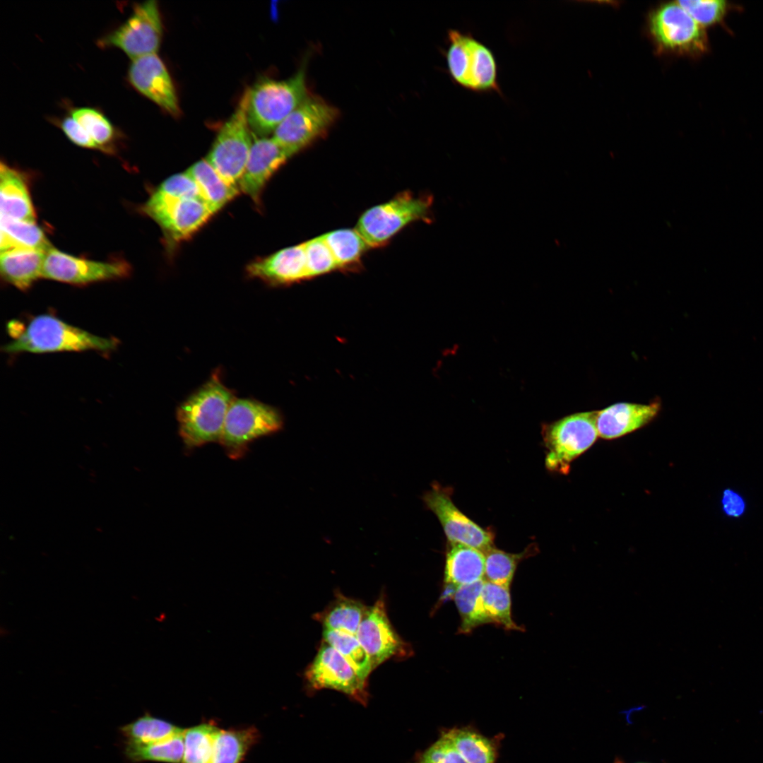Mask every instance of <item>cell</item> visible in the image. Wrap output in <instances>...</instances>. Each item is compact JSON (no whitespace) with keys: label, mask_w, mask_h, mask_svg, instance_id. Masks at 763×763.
<instances>
[{"label":"cell","mask_w":763,"mask_h":763,"mask_svg":"<svg viewBox=\"0 0 763 763\" xmlns=\"http://www.w3.org/2000/svg\"><path fill=\"white\" fill-rule=\"evenodd\" d=\"M721 506L723 513L730 517H740L746 509L744 498L731 489H727L723 492Z\"/></svg>","instance_id":"cell-43"},{"label":"cell","mask_w":763,"mask_h":763,"mask_svg":"<svg viewBox=\"0 0 763 763\" xmlns=\"http://www.w3.org/2000/svg\"><path fill=\"white\" fill-rule=\"evenodd\" d=\"M443 735L467 763H494L495 752L490 740L466 728L451 729Z\"/></svg>","instance_id":"cell-32"},{"label":"cell","mask_w":763,"mask_h":763,"mask_svg":"<svg viewBox=\"0 0 763 763\" xmlns=\"http://www.w3.org/2000/svg\"><path fill=\"white\" fill-rule=\"evenodd\" d=\"M129 273L130 266L124 261L88 260L52 247L45 252L42 277L73 285H85L124 278Z\"/></svg>","instance_id":"cell-15"},{"label":"cell","mask_w":763,"mask_h":763,"mask_svg":"<svg viewBox=\"0 0 763 763\" xmlns=\"http://www.w3.org/2000/svg\"><path fill=\"white\" fill-rule=\"evenodd\" d=\"M356 637L369 655L373 669L391 658L412 654L410 646L391 625L383 598L367 607Z\"/></svg>","instance_id":"cell-16"},{"label":"cell","mask_w":763,"mask_h":763,"mask_svg":"<svg viewBox=\"0 0 763 763\" xmlns=\"http://www.w3.org/2000/svg\"><path fill=\"white\" fill-rule=\"evenodd\" d=\"M0 225L1 252L19 248L47 252L52 247L44 232L35 221L1 216Z\"/></svg>","instance_id":"cell-26"},{"label":"cell","mask_w":763,"mask_h":763,"mask_svg":"<svg viewBox=\"0 0 763 763\" xmlns=\"http://www.w3.org/2000/svg\"><path fill=\"white\" fill-rule=\"evenodd\" d=\"M143 211L158 223L165 237L174 242L191 237L214 214L200 198H170L156 190Z\"/></svg>","instance_id":"cell-12"},{"label":"cell","mask_w":763,"mask_h":763,"mask_svg":"<svg viewBox=\"0 0 763 763\" xmlns=\"http://www.w3.org/2000/svg\"><path fill=\"white\" fill-rule=\"evenodd\" d=\"M218 729L208 723L184 730L182 763H210Z\"/></svg>","instance_id":"cell-36"},{"label":"cell","mask_w":763,"mask_h":763,"mask_svg":"<svg viewBox=\"0 0 763 763\" xmlns=\"http://www.w3.org/2000/svg\"><path fill=\"white\" fill-rule=\"evenodd\" d=\"M329 247L338 268L356 265L369 245L355 229H339L322 235Z\"/></svg>","instance_id":"cell-30"},{"label":"cell","mask_w":763,"mask_h":763,"mask_svg":"<svg viewBox=\"0 0 763 763\" xmlns=\"http://www.w3.org/2000/svg\"><path fill=\"white\" fill-rule=\"evenodd\" d=\"M163 26L158 2L150 0L136 4L131 14L117 29L99 41L101 47H114L131 60L157 54Z\"/></svg>","instance_id":"cell-11"},{"label":"cell","mask_w":763,"mask_h":763,"mask_svg":"<svg viewBox=\"0 0 763 763\" xmlns=\"http://www.w3.org/2000/svg\"><path fill=\"white\" fill-rule=\"evenodd\" d=\"M649 25L651 35L661 51L690 56L707 51L705 29L677 1L656 8L649 16Z\"/></svg>","instance_id":"cell-10"},{"label":"cell","mask_w":763,"mask_h":763,"mask_svg":"<svg viewBox=\"0 0 763 763\" xmlns=\"http://www.w3.org/2000/svg\"><path fill=\"white\" fill-rule=\"evenodd\" d=\"M307 59L289 78H265L247 88V119L253 134L268 137L309 95L306 83Z\"/></svg>","instance_id":"cell-3"},{"label":"cell","mask_w":763,"mask_h":763,"mask_svg":"<svg viewBox=\"0 0 763 763\" xmlns=\"http://www.w3.org/2000/svg\"><path fill=\"white\" fill-rule=\"evenodd\" d=\"M614 763H624L619 758H616ZM641 763V762H640Z\"/></svg>","instance_id":"cell-44"},{"label":"cell","mask_w":763,"mask_h":763,"mask_svg":"<svg viewBox=\"0 0 763 763\" xmlns=\"http://www.w3.org/2000/svg\"><path fill=\"white\" fill-rule=\"evenodd\" d=\"M367 608L361 601L338 593L336 599L314 617L324 629L356 636Z\"/></svg>","instance_id":"cell-25"},{"label":"cell","mask_w":763,"mask_h":763,"mask_svg":"<svg viewBox=\"0 0 763 763\" xmlns=\"http://www.w3.org/2000/svg\"><path fill=\"white\" fill-rule=\"evenodd\" d=\"M156 191L170 198L201 199L196 183L186 172L168 177Z\"/></svg>","instance_id":"cell-40"},{"label":"cell","mask_w":763,"mask_h":763,"mask_svg":"<svg viewBox=\"0 0 763 763\" xmlns=\"http://www.w3.org/2000/svg\"><path fill=\"white\" fill-rule=\"evenodd\" d=\"M661 403L655 399L648 404L617 403L597 411L598 435L613 439L637 430L651 422L659 413Z\"/></svg>","instance_id":"cell-20"},{"label":"cell","mask_w":763,"mask_h":763,"mask_svg":"<svg viewBox=\"0 0 763 763\" xmlns=\"http://www.w3.org/2000/svg\"><path fill=\"white\" fill-rule=\"evenodd\" d=\"M186 172L196 183L201 199L214 213L240 191L239 188L227 183L206 159L195 162Z\"/></svg>","instance_id":"cell-24"},{"label":"cell","mask_w":763,"mask_h":763,"mask_svg":"<svg viewBox=\"0 0 763 763\" xmlns=\"http://www.w3.org/2000/svg\"><path fill=\"white\" fill-rule=\"evenodd\" d=\"M424 503L439 521L448 542L483 552L494 546V535L475 524L454 504L451 491L434 483L423 496Z\"/></svg>","instance_id":"cell-14"},{"label":"cell","mask_w":763,"mask_h":763,"mask_svg":"<svg viewBox=\"0 0 763 763\" xmlns=\"http://www.w3.org/2000/svg\"><path fill=\"white\" fill-rule=\"evenodd\" d=\"M59 125L64 134L74 144L83 148L99 150L88 133L71 116L64 117Z\"/></svg>","instance_id":"cell-42"},{"label":"cell","mask_w":763,"mask_h":763,"mask_svg":"<svg viewBox=\"0 0 763 763\" xmlns=\"http://www.w3.org/2000/svg\"><path fill=\"white\" fill-rule=\"evenodd\" d=\"M323 638L350 663L361 679L367 682L373 667L369 655L357 637L343 632L324 629Z\"/></svg>","instance_id":"cell-34"},{"label":"cell","mask_w":763,"mask_h":763,"mask_svg":"<svg viewBox=\"0 0 763 763\" xmlns=\"http://www.w3.org/2000/svg\"><path fill=\"white\" fill-rule=\"evenodd\" d=\"M247 89L206 158L227 183L237 188L255 138L247 119Z\"/></svg>","instance_id":"cell-7"},{"label":"cell","mask_w":763,"mask_h":763,"mask_svg":"<svg viewBox=\"0 0 763 763\" xmlns=\"http://www.w3.org/2000/svg\"><path fill=\"white\" fill-rule=\"evenodd\" d=\"M131 85L141 94L173 117L180 107L176 89L167 67L157 54L132 60L128 71Z\"/></svg>","instance_id":"cell-17"},{"label":"cell","mask_w":763,"mask_h":763,"mask_svg":"<svg viewBox=\"0 0 763 763\" xmlns=\"http://www.w3.org/2000/svg\"><path fill=\"white\" fill-rule=\"evenodd\" d=\"M537 547L531 545L520 553L506 552L492 547L484 552V579L501 586L509 587L519 563L524 559L536 553Z\"/></svg>","instance_id":"cell-31"},{"label":"cell","mask_w":763,"mask_h":763,"mask_svg":"<svg viewBox=\"0 0 763 763\" xmlns=\"http://www.w3.org/2000/svg\"><path fill=\"white\" fill-rule=\"evenodd\" d=\"M308 278L319 276L336 269V260L323 236L303 243Z\"/></svg>","instance_id":"cell-38"},{"label":"cell","mask_w":763,"mask_h":763,"mask_svg":"<svg viewBox=\"0 0 763 763\" xmlns=\"http://www.w3.org/2000/svg\"><path fill=\"white\" fill-rule=\"evenodd\" d=\"M482 598L485 613L490 623L507 630L524 631L511 617L509 587L484 581Z\"/></svg>","instance_id":"cell-33"},{"label":"cell","mask_w":763,"mask_h":763,"mask_svg":"<svg viewBox=\"0 0 763 763\" xmlns=\"http://www.w3.org/2000/svg\"><path fill=\"white\" fill-rule=\"evenodd\" d=\"M339 114L337 107L309 93L276 127L272 138L292 156L326 135Z\"/></svg>","instance_id":"cell-9"},{"label":"cell","mask_w":763,"mask_h":763,"mask_svg":"<svg viewBox=\"0 0 763 763\" xmlns=\"http://www.w3.org/2000/svg\"><path fill=\"white\" fill-rule=\"evenodd\" d=\"M0 215L16 220L35 221L28 187L21 173L1 162Z\"/></svg>","instance_id":"cell-22"},{"label":"cell","mask_w":763,"mask_h":763,"mask_svg":"<svg viewBox=\"0 0 763 763\" xmlns=\"http://www.w3.org/2000/svg\"><path fill=\"white\" fill-rule=\"evenodd\" d=\"M45 252L25 248L1 252L0 271L2 278L21 290H28L42 277Z\"/></svg>","instance_id":"cell-23"},{"label":"cell","mask_w":763,"mask_h":763,"mask_svg":"<svg viewBox=\"0 0 763 763\" xmlns=\"http://www.w3.org/2000/svg\"><path fill=\"white\" fill-rule=\"evenodd\" d=\"M678 4L701 26L713 25L726 16L728 5L726 1H678Z\"/></svg>","instance_id":"cell-39"},{"label":"cell","mask_w":763,"mask_h":763,"mask_svg":"<svg viewBox=\"0 0 763 763\" xmlns=\"http://www.w3.org/2000/svg\"><path fill=\"white\" fill-rule=\"evenodd\" d=\"M7 330L11 341L3 347L6 353L114 350L118 340L95 335L73 326L51 314L34 316L25 323L10 321Z\"/></svg>","instance_id":"cell-1"},{"label":"cell","mask_w":763,"mask_h":763,"mask_svg":"<svg viewBox=\"0 0 763 763\" xmlns=\"http://www.w3.org/2000/svg\"><path fill=\"white\" fill-rule=\"evenodd\" d=\"M281 413L274 407L251 398H235L230 404L219 443L232 459L242 458L255 439L280 430Z\"/></svg>","instance_id":"cell-5"},{"label":"cell","mask_w":763,"mask_h":763,"mask_svg":"<svg viewBox=\"0 0 763 763\" xmlns=\"http://www.w3.org/2000/svg\"><path fill=\"white\" fill-rule=\"evenodd\" d=\"M304 676L313 689H330L341 692L365 704L367 701V682L332 646L323 641Z\"/></svg>","instance_id":"cell-13"},{"label":"cell","mask_w":763,"mask_h":763,"mask_svg":"<svg viewBox=\"0 0 763 763\" xmlns=\"http://www.w3.org/2000/svg\"><path fill=\"white\" fill-rule=\"evenodd\" d=\"M129 745H149L162 742L184 733V730L148 714L120 728Z\"/></svg>","instance_id":"cell-28"},{"label":"cell","mask_w":763,"mask_h":763,"mask_svg":"<svg viewBox=\"0 0 763 763\" xmlns=\"http://www.w3.org/2000/svg\"><path fill=\"white\" fill-rule=\"evenodd\" d=\"M291 157L272 137L255 136L239 183V191L259 204L268 181Z\"/></svg>","instance_id":"cell-18"},{"label":"cell","mask_w":763,"mask_h":763,"mask_svg":"<svg viewBox=\"0 0 763 763\" xmlns=\"http://www.w3.org/2000/svg\"><path fill=\"white\" fill-rule=\"evenodd\" d=\"M597 411L574 413L546 425L543 439L548 470L567 474L571 463L590 448L598 435Z\"/></svg>","instance_id":"cell-6"},{"label":"cell","mask_w":763,"mask_h":763,"mask_svg":"<svg viewBox=\"0 0 763 763\" xmlns=\"http://www.w3.org/2000/svg\"><path fill=\"white\" fill-rule=\"evenodd\" d=\"M485 579L459 587L453 596L461 617L459 632L468 634L475 628L490 623L485 613L482 591Z\"/></svg>","instance_id":"cell-29"},{"label":"cell","mask_w":763,"mask_h":763,"mask_svg":"<svg viewBox=\"0 0 763 763\" xmlns=\"http://www.w3.org/2000/svg\"><path fill=\"white\" fill-rule=\"evenodd\" d=\"M235 398L215 370L180 403L176 411L178 432L187 449L219 442L228 408Z\"/></svg>","instance_id":"cell-2"},{"label":"cell","mask_w":763,"mask_h":763,"mask_svg":"<svg viewBox=\"0 0 763 763\" xmlns=\"http://www.w3.org/2000/svg\"><path fill=\"white\" fill-rule=\"evenodd\" d=\"M417 763H467L457 752L451 742L443 734L425 750Z\"/></svg>","instance_id":"cell-41"},{"label":"cell","mask_w":763,"mask_h":763,"mask_svg":"<svg viewBox=\"0 0 763 763\" xmlns=\"http://www.w3.org/2000/svg\"><path fill=\"white\" fill-rule=\"evenodd\" d=\"M483 552L459 543L448 542L444 568V588L442 600L451 598L456 590L485 578Z\"/></svg>","instance_id":"cell-21"},{"label":"cell","mask_w":763,"mask_h":763,"mask_svg":"<svg viewBox=\"0 0 763 763\" xmlns=\"http://www.w3.org/2000/svg\"><path fill=\"white\" fill-rule=\"evenodd\" d=\"M249 276L272 285H288L308 278L303 243L255 260L247 268Z\"/></svg>","instance_id":"cell-19"},{"label":"cell","mask_w":763,"mask_h":763,"mask_svg":"<svg viewBox=\"0 0 763 763\" xmlns=\"http://www.w3.org/2000/svg\"><path fill=\"white\" fill-rule=\"evenodd\" d=\"M444 50L447 73L454 83L478 93L501 90L493 52L470 32L449 29Z\"/></svg>","instance_id":"cell-4"},{"label":"cell","mask_w":763,"mask_h":763,"mask_svg":"<svg viewBox=\"0 0 763 763\" xmlns=\"http://www.w3.org/2000/svg\"><path fill=\"white\" fill-rule=\"evenodd\" d=\"M259 738L254 727L242 729H218L210 763H240Z\"/></svg>","instance_id":"cell-27"},{"label":"cell","mask_w":763,"mask_h":763,"mask_svg":"<svg viewBox=\"0 0 763 763\" xmlns=\"http://www.w3.org/2000/svg\"><path fill=\"white\" fill-rule=\"evenodd\" d=\"M124 751L126 757L132 762L182 763L184 733L168 740L149 745L126 744Z\"/></svg>","instance_id":"cell-35"},{"label":"cell","mask_w":763,"mask_h":763,"mask_svg":"<svg viewBox=\"0 0 763 763\" xmlns=\"http://www.w3.org/2000/svg\"><path fill=\"white\" fill-rule=\"evenodd\" d=\"M431 199L402 192L387 202L365 211L359 218L356 229L369 247L387 243L408 225L428 219Z\"/></svg>","instance_id":"cell-8"},{"label":"cell","mask_w":763,"mask_h":763,"mask_svg":"<svg viewBox=\"0 0 763 763\" xmlns=\"http://www.w3.org/2000/svg\"><path fill=\"white\" fill-rule=\"evenodd\" d=\"M71 116L88 133L99 150L112 151L115 130L102 113L91 107H78L71 110Z\"/></svg>","instance_id":"cell-37"}]
</instances>
